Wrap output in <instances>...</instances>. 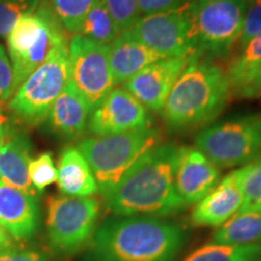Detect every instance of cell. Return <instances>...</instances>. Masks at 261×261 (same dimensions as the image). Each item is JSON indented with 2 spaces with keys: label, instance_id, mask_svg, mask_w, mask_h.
<instances>
[{
  "label": "cell",
  "instance_id": "obj_1",
  "mask_svg": "<svg viewBox=\"0 0 261 261\" xmlns=\"http://www.w3.org/2000/svg\"><path fill=\"white\" fill-rule=\"evenodd\" d=\"M178 146L156 145L138 159L115 188L103 195L115 215L169 217L187 205L175 189Z\"/></svg>",
  "mask_w": 261,
  "mask_h": 261
},
{
  "label": "cell",
  "instance_id": "obj_2",
  "mask_svg": "<svg viewBox=\"0 0 261 261\" xmlns=\"http://www.w3.org/2000/svg\"><path fill=\"white\" fill-rule=\"evenodd\" d=\"M178 225L150 215H114L94 231L85 261H174L184 244Z\"/></svg>",
  "mask_w": 261,
  "mask_h": 261
},
{
  "label": "cell",
  "instance_id": "obj_3",
  "mask_svg": "<svg viewBox=\"0 0 261 261\" xmlns=\"http://www.w3.org/2000/svg\"><path fill=\"white\" fill-rule=\"evenodd\" d=\"M231 94L223 68L195 55L175 81L160 113L171 129L195 128L213 121Z\"/></svg>",
  "mask_w": 261,
  "mask_h": 261
},
{
  "label": "cell",
  "instance_id": "obj_4",
  "mask_svg": "<svg viewBox=\"0 0 261 261\" xmlns=\"http://www.w3.org/2000/svg\"><path fill=\"white\" fill-rule=\"evenodd\" d=\"M64 31L48 0H41L33 14L22 17L11 29L6 45L14 73V93L58 48L68 46Z\"/></svg>",
  "mask_w": 261,
  "mask_h": 261
},
{
  "label": "cell",
  "instance_id": "obj_5",
  "mask_svg": "<svg viewBox=\"0 0 261 261\" xmlns=\"http://www.w3.org/2000/svg\"><path fill=\"white\" fill-rule=\"evenodd\" d=\"M159 138L158 129L146 127L120 135L87 137L76 148L89 163L103 196L116 187L140 156L158 145Z\"/></svg>",
  "mask_w": 261,
  "mask_h": 261
},
{
  "label": "cell",
  "instance_id": "obj_6",
  "mask_svg": "<svg viewBox=\"0 0 261 261\" xmlns=\"http://www.w3.org/2000/svg\"><path fill=\"white\" fill-rule=\"evenodd\" d=\"M195 144L218 168L242 167L261 158V115L204 127L196 135Z\"/></svg>",
  "mask_w": 261,
  "mask_h": 261
},
{
  "label": "cell",
  "instance_id": "obj_7",
  "mask_svg": "<svg viewBox=\"0 0 261 261\" xmlns=\"http://www.w3.org/2000/svg\"><path fill=\"white\" fill-rule=\"evenodd\" d=\"M69 81V52L63 46L22 83L12 94L9 109L29 126L41 125Z\"/></svg>",
  "mask_w": 261,
  "mask_h": 261
},
{
  "label": "cell",
  "instance_id": "obj_8",
  "mask_svg": "<svg viewBox=\"0 0 261 261\" xmlns=\"http://www.w3.org/2000/svg\"><path fill=\"white\" fill-rule=\"evenodd\" d=\"M248 6L246 0H191L198 55L228 56L240 39Z\"/></svg>",
  "mask_w": 261,
  "mask_h": 261
},
{
  "label": "cell",
  "instance_id": "obj_9",
  "mask_svg": "<svg viewBox=\"0 0 261 261\" xmlns=\"http://www.w3.org/2000/svg\"><path fill=\"white\" fill-rule=\"evenodd\" d=\"M100 214L94 197L52 195L46 201V230L57 252L74 254L92 240Z\"/></svg>",
  "mask_w": 261,
  "mask_h": 261
},
{
  "label": "cell",
  "instance_id": "obj_10",
  "mask_svg": "<svg viewBox=\"0 0 261 261\" xmlns=\"http://www.w3.org/2000/svg\"><path fill=\"white\" fill-rule=\"evenodd\" d=\"M123 32L163 58H189L198 55L191 0L177 9L140 16L132 27Z\"/></svg>",
  "mask_w": 261,
  "mask_h": 261
},
{
  "label": "cell",
  "instance_id": "obj_11",
  "mask_svg": "<svg viewBox=\"0 0 261 261\" xmlns=\"http://www.w3.org/2000/svg\"><path fill=\"white\" fill-rule=\"evenodd\" d=\"M68 52L70 83L93 110L115 89L110 68V46L75 34L68 44Z\"/></svg>",
  "mask_w": 261,
  "mask_h": 261
},
{
  "label": "cell",
  "instance_id": "obj_12",
  "mask_svg": "<svg viewBox=\"0 0 261 261\" xmlns=\"http://www.w3.org/2000/svg\"><path fill=\"white\" fill-rule=\"evenodd\" d=\"M146 127H151L148 109L123 87H116L92 110L87 129L93 137H104Z\"/></svg>",
  "mask_w": 261,
  "mask_h": 261
},
{
  "label": "cell",
  "instance_id": "obj_13",
  "mask_svg": "<svg viewBox=\"0 0 261 261\" xmlns=\"http://www.w3.org/2000/svg\"><path fill=\"white\" fill-rule=\"evenodd\" d=\"M190 57L162 58L146 65L135 76L128 79L123 89L135 96L146 109L161 112L169 92Z\"/></svg>",
  "mask_w": 261,
  "mask_h": 261
},
{
  "label": "cell",
  "instance_id": "obj_14",
  "mask_svg": "<svg viewBox=\"0 0 261 261\" xmlns=\"http://www.w3.org/2000/svg\"><path fill=\"white\" fill-rule=\"evenodd\" d=\"M220 179L218 168L203 152L192 146L179 148L175 165V189L185 205L198 203Z\"/></svg>",
  "mask_w": 261,
  "mask_h": 261
},
{
  "label": "cell",
  "instance_id": "obj_15",
  "mask_svg": "<svg viewBox=\"0 0 261 261\" xmlns=\"http://www.w3.org/2000/svg\"><path fill=\"white\" fill-rule=\"evenodd\" d=\"M243 204L241 167L228 173L204 198L196 203L191 213L195 226L220 227L237 214Z\"/></svg>",
  "mask_w": 261,
  "mask_h": 261
},
{
  "label": "cell",
  "instance_id": "obj_16",
  "mask_svg": "<svg viewBox=\"0 0 261 261\" xmlns=\"http://www.w3.org/2000/svg\"><path fill=\"white\" fill-rule=\"evenodd\" d=\"M0 225L15 240H28L40 225L37 196L15 189L0 180Z\"/></svg>",
  "mask_w": 261,
  "mask_h": 261
},
{
  "label": "cell",
  "instance_id": "obj_17",
  "mask_svg": "<svg viewBox=\"0 0 261 261\" xmlns=\"http://www.w3.org/2000/svg\"><path fill=\"white\" fill-rule=\"evenodd\" d=\"M91 113L85 98L69 81L48 113V125L62 138L75 139L87 129Z\"/></svg>",
  "mask_w": 261,
  "mask_h": 261
},
{
  "label": "cell",
  "instance_id": "obj_18",
  "mask_svg": "<svg viewBox=\"0 0 261 261\" xmlns=\"http://www.w3.org/2000/svg\"><path fill=\"white\" fill-rule=\"evenodd\" d=\"M31 142L24 133L12 132L0 144V180L25 194L37 196L28 175Z\"/></svg>",
  "mask_w": 261,
  "mask_h": 261
},
{
  "label": "cell",
  "instance_id": "obj_19",
  "mask_svg": "<svg viewBox=\"0 0 261 261\" xmlns=\"http://www.w3.org/2000/svg\"><path fill=\"white\" fill-rule=\"evenodd\" d=\"M162 58L158 52L135 40L125 32L110 45V68L115 84H125L146 65Z\"/></svg>",
  "mask_w": 261,
  "mask_h": 261
},
{
  "label": "cell",
  "instance_id": "obj_20",
  "mask_svg": "<svg viewBox=\"0 0 261 261\" xmlns=\"http://www.w3.org/2000/svg\"><path fill=\"white\" fill-rule=\"evenodd\" d=\"M56 182L62 194L73 197H91L98 192L93 173L76 146L62 150Z\"/></svg>",
  "mask_w": 261,
  "mask_h": 261
},
{
  "label": "cell",
  "instance_id": "obj_21",
  "mask_svg": "<svg viewBox=\"0 0 261 261\" xmlns=\"http://www.w3.org/2000/svg\"><path fill=\"white\" fill-rule=\"evenodd\" d=\"M261 69V32L240 52L227 65L226 76L231 92L242 98H254L257 76Z\"/></svg>",
  "mask_w": 261,
  "mask_h": 261
},
{
  "label": "cell",
  "instance_id": "obj_22",
  "mask_svg": "<svg viewBox=\"0 0 261 261\" xmlns=\"http://www.w3.org/2000/svg\"><path fill=\"white\" fill-rule=\"evenodd\" d=\"M252 243H261V212L257 211L234 214L211 238V244L221 246Z\"/></svg>",
  "mask_w": 261,
  "mask_h": 261
},
{
  "label": "cell",
  "instance_id": "obj_23",
  "mask_svg": "<svg viewBox=\"0 0 261 261\" xmlns=\"http://www.w3.org/2000/svg\"><path fill=\"white\" fill-rule=\"evenodd\" d=\"M121 33V29L114 21L104 0H94L90 11L85 16L77 34L98 44L110 46Z\"/></svg>",
  "mask_w": 261,
  "mask_h": 261
},
{
  "label": "cell",
  "instance_id": "obj_24",
  "mask_svg": "<svg viewBox=\"0 0 261 261\" xmlns=\"http://www.w3.org/2000/svg\"><path fill=\"white\" fill-rule=\"evenodd\" d=\"M184 261H261V243L208 244L196 249Z\"/></svg>",
  "mask_w": 261,
  "mask_h": 261
},
{
  "label": "cell",
  "instance_id": "obj_25",
  "mask_svg": "<svg viewBox=\"0 0 261 261\" xmlns=\"http://www.w3.org/2000/svg\"><path fill=\"white\" fill-rule=\"evenodd\" d=\"M48 3L65 31L77 34L94 0H48Z\"/></svg>",
  "mask_w": 261,
  "mask_h": 261
},
{
  "label": "cell",
  "instance_id": "obj_26",
  "mask_svg": "<svg viewBox=\"0 0 261 261\" xmlns=\"http://www.w3.org/2000/svg\"><path fill=\"white\" fill-rule=\"evenodd\" d=\"M41 0H0V38H6L16 23L38 9Z\"/></svg>",
  "mask_w": 261,
  "mask_h": 261
},
{
  "label": "cell",
  "instance_id": "obj_27",
  "mask_svg": "<svg viewBox=\"0 0 261 261\" xmlns=\"http://www.w3.org/2000/svg\"><path fill=\"white\" fill-rule=\"evenodd\" d=\"M243 204L237 213L250 211L261 203V158L241 167Z\"/></svg>",
  "mask_w": 261,
  "mask_h": 261
},
{
  "label": "cell",
  "instance_id": "obj_28",
  "mask_svg": "<svg viewBox=\"0 0 261 261\" xmlns=\"http://www.w3.org/2000/svg\"><path fill=\"white\" fill-rule=\"evenodd\" d=\"M28 175L33 188L38 194H41L46 188L57 181V168L55 166L51 152H42L31 160Z\"/></svg>",
  "mask_w": 261,
  "mask_h": 261
},
{
  "label": "cell",
  "instance_id": "obj_29",
  "mask_svg": "<svg viewBox=\"0 0 261 261\" xmlns=\"http://www.w3.org/2000/svg\"><path fill=\"white\" fill-rule=\"evenodd\" d=\"M104 3L121 32L132 27L140 17L138 0H104Z\"/></svg>",
  "mask_w": 261,
  "mask_h": 261
},
{
  "label": "cell",
  "instance_id": "obj_30",
  "mask_svg": "<svg viewBox=\"0 0 261 261\" xmlns=\"http://www.w3.org/2000/svg\"><path fill=\"white\" fill-rule=\"evenodd\" d=\"M261 32V0H253L244 15L242 32L238 39V47H243Z\"/></svg>",
  "mask_w": 261,
  "mask_h": 261
},
{
  "label": "cell",
  "instance_id": "obj_31",
  "mask_svg": "<svg viewBox=\"0 0 261 261\" xmlns=\"http://www.w3.org/2000/svg\"><path fill=\"white\" fill-rule=\"evenodd\" d=\"M12 65L5 48L0 45V102H5L14 94L12 89Z\"/></svg>",
  "mask_w": 261,
  "mask_h": 261
},
{
  "label": "cell",
  "instance_id": "obj_32",
  "mask_svg": "<svg viewBox=\"0 0 261 261\" xmlns=\"http://www.w3.org/2000/svg\"><path fill=\"white\" fill-rule=\"evenodd\" d=\"M0 261H48L46 254L31 248L16 247L12 244L0 252Z\"/></svg>",
  "mask_w": 261,
  "mask_h": 261
},
{
  "label": "cell",
  "instance_id": "obj_33",
  "mask_svg": "<svg viewBox=\"0 0 261 261\" xmlns=\"http://www.w3.org/2000/svg\"><path fill=\"white\" fill-rule=\"evenodd\" d=\"M187 2L188 0H138L139 14L145 16L167 11V10L177 9Z\"/></svg>",
  "mask_w": 261,
  "mask_h": 261
},
{
  "label": "cell",
  "instance_id": "obj_34",
  "mask_svg": "<svg viewBox=\"0 0 261 261\" xmlns=\"http://www.w3.org/2000/svg\"><path fill=\"white\" fill-rule=\"evenodd\" d=\"M12 133L11 123H10V117L0 109V144L3 140L8 138Z\"/></svg>",
  "mask_w": 261,
  "mask_h": 261
},
{
  "label": "cell",
  "instance_id": "obj_35",
  "mask_svg": "<svg viewBox=\"0 0 261 261\" xmlns=\"http://www.w3.org/2000/svg\"><path fill=\"white\" fill-rule=\"evenodd\" d=\"M11 238L12 237L8 233V231L0 225V252H3V250L6 249V248L12 246Z\"/></svg>",
  "mask_w": 261,
  "mask_h": 261
},
{
  "label": "cell",
  "instance_id": "obj_36",
  "mask_svg": "<svg viewBox=\"0 0 261 261\" xmlns=\"http://www.w3.org/2000/svg\"><path fill=\"white\" fill-rule=\"evenodd\" d=\"M254 98H261V69L257 76L256 85H255V92H254Z\"/></svg>",
  "mask_w": 261,
  "mask_h": 261
},
{
  "label": "cell",
  "instance_id": "obj_37",
  "mask_svg": "<svg viewBox=\"0 0 261 261\" xmlns=\"http://www.w3.org/2000/svg\"><path fill=\"white\" fill-rule=\"evenodd\" d=\"M250 211H257V212H261V203H259V204H256L255 207H253L252 210ZM248 212V211H247Z\"/></svg>",
  "mask_w": 261,
  "mask_h": 261
},
{
  "label": "cell",
  "instance_id": "obj_38",
  "mask_svg": "<svg viewBox=\"0 0 261 261\" xmlns=\"http://www.w3.org/2000/svg\"><path fill=\"white\" fill-rule=\"evenodd\" d=\"M246 2L248 3V4H250V3H252V2H253V0H246Z\"/></svg>",
  "mask_w": 261,
  "mask_h": 261
}]
</instances>
